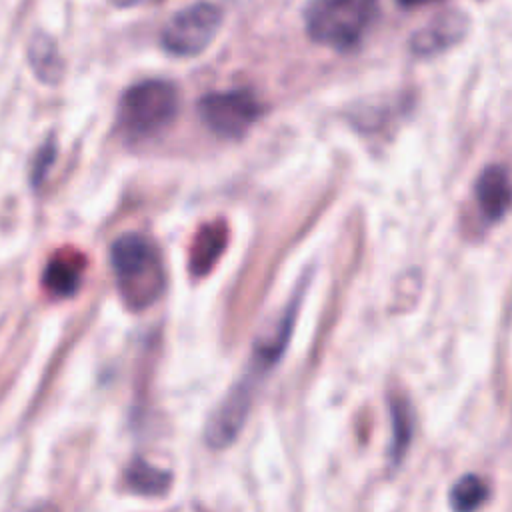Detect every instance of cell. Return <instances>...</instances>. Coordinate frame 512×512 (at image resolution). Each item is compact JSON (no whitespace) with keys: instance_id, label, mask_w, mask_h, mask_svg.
Here are the masks:
<instances>
[{"instance_id":"obj_10","label":"cell","mask_w":512,"mask_h":512,"mask_svg":"<svg viewBox=\"0 0 512 512\" xmlns=\"http://www.w3.org/2000/svg\"><path fill=\"white\" fill-rule=\"evenodd\" d=\"M28 60L42 82L54 84L62 76V58L56 42L46 34H34L28 44Z\"/></svg>"},{"instance_id":"obj_5","label":"cell","mask_w":512,"mask_h":512,"mask_svg":"<svg viewBox=\"0 0 512 512\" xmlns=\"http://www.w3.org/2000/svg\"><path fill=\"white\" fill-rule=\"evenodd\" d=\"M202 122L220 138L236 140L260 118L262 104L248 88L204 94L198 102Z\"/></svg>"},{"instance_id":"obj_14","label":"cell","mask_w":512,"mask_h":512,"mask_svg":"<svg viewBox=\"0 0 512 512\" xmlns=\"http://www.w3.org/2000/svg\"><path fill=\"white\" fill-rule=\"evenodd\" d=\"M52 162H54V146L48 144V146H44L40 150V154H38V158L34 162V170H32L34 184H38L46 176V170L52 166Z\"/></svg>"},{"instance_id":"obj_13","label":"cell","mask_w":512,"mask_h":512,"mask_svg":"<svg viewBox=\"0 0 512 512\" xmlns=\"http://www.w3.org/2000/svg\"><path fill=\"white\" fill-rule=\"evenodd\" d=\"M390 414H392V462H400L408 442L412 438V408L404 398H392L390 402Z\"/></svg>"},{"instance_id":"obj_4","label":"cell","mask_w":512,"mask_h":512,"mask_svg":"<svg viewBox=\"0 0 512 512\" xmlns=\"http://www.w3.org/2000/svg\"><path fill=\"white\" fill-rule=\"evenodd\" d=\"M222 24V10L212 2H196L176 12L162 28L160 40L166 52L188 58L204 52Z\"/></svg>"},{"instance_id":"obj_8","label":"cell","mask_w":512,"mask_h":512,"mask_svg":"<svg viewBox=\"0 0 512 512\" xmlns=\"http://www.w3.org/2000/svg\"><path fill=\"white\" fill-rule=\"evenodd\" d=\"M84 258L76 252H58L44 268L42 284L56 298L72 296L82 282Z\"/></svg>"},{"instance_id":"obj_12","label":"cell","mask_w":512,"mask_h":512,"mask_svg":"<svg viewBox=\"0 0 512 512\" xmlns=\"http://www.w3.org/2000/svg\"><path fill=\"white\" fill-rule=\"evenodd\" d=\"M488 498V484L476 474L462 476L450 490V506L460 512L480 508Z\"/></svg>"},{"instance_id":"obj_15","label":"cell","mask_w":512,"mask_h":512,"mask_svg":"<svg viewBox=\"0 0 512 512\" xmlns=\"http://www.w3.org/2000/svg\"><path fill=\"white\" fill-rule=\"evenodd\" d=\"M402 8H418V6H426V4H434L440 0H396Z\"/></svg>"},{"instance_id":"obj_1","label":"cell","mask_w":512,"mask_h":512,"mask_svg":"<svg viewBox=\"0 0 512 512\" xmlns=\"http://www.w3.org/2000/svg\"><path fill=\"white\" fill-rule=\"evenodd\" d=\"M378 16V0H308L304 22L308 36L334 50L356 48Z\"/></svg>"},{"instance_id":"obj_6","label":"cell","mask_w":512,"mask_h":512,"mask_svg":"<svg viewBox=\"0 0 512 512\" xmlns=\"http://www.w3.org/2000/svg\"><path fill=\"white\" fill-rule=\"evenodd\" d=\"M468 18L458 10L440 12L424 28L412 34L410 50L418 56H434L460 42L466 34Z\"/></svg>"},{"instance_id":"obj_2","label":"cell","mask_w":512,"mask_h":512,"mask_svg":"<svg viewBox=\"0 0 512 512\" xmlns=\"http://www.w3.org/2000/svg\"><path fill=\"white\" fill-rule=\"evenodd\" d=\"M110 262L124 300L130 306H148L162 290L156 248L142 234L128 232L114 240Z\"/></svg>"},{"instance_id":"obj_11","label":"cell","mask_w":512,"mask_h":512,"mask_svg":"<svg viewBox=\"0 0 512 512\" xmlns=\"http://www.w3.org/2000/svg\"><path fill=\"white\" fill-rule=\"evenodd\" d=\"M126 484L142 496H162L172 486V474L144 460H134L126 470Z\"/></svg>"},{"instance_id":"obj_16","label":"cell","mask_w":512,"mask_h":512,"mask_svg":"<svg viewBox=\"0 0 512 512\" xmlns=\"http://www.w3.org/2000/svg\"><path fill=\"white\" fill-rule=\"evenodd\" d=\"M116 6H120V8H126V6H136V4H146V2H150V0H112Z\"/></svg>"},{"instance_id":"obj_9","label":"cell","mask_w":512,"mask_h":512,"mask_svg":"<svg viewBox=\"0 0 512 512\" xmlns=\"http://www.w3.org/2000/svg\"><path fill=\"white\" fill-rule=\"evenodd\" d=\"M224 248H226V226L220 222L204 226L194 238V248L190 252V270L196 276L210 272Z\"/></svg>"},{"instance_id":"obj_7","label":"cell","mask_w":512,"mask_h":512,"mask_svg":"<svg viewBox=\"0 0 512 512\" xmlns=\"http://www.w3.org/2000/svg\"><path fill=\"white\" fill-rule=\"evenodd\" d=\"M474 196L486 220L498 222L510 208V178L502 164L486 166L474 184Z\"/></svg>"},{"instance_id":"obj_3","label":"cell","mask_w":512,"mask_h":512,"mask_svg":"<svg viewBox=\"0 0 512 512\" xmlns=\"http://www.w3.org/2000/svg\"><path fill=\"white\" fill-rule=\"evenodd\" d=\"M178 92L168 80H142L124 90L118 102V128L130 138H148L176 116Z\"/></svg>"}]
</instances>
